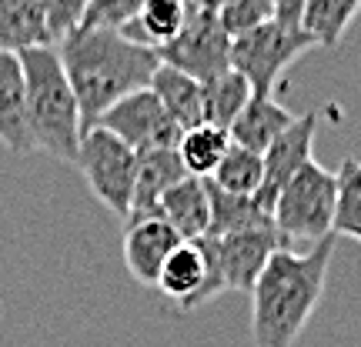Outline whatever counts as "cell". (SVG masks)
Here are the masks:
<instances>
[{"label": "cell", "instance_id": "6da1fadb", "mask_svg": "<svg viewBox=\"0 0 361 347\" xmlns=\"http://www.w3.org/2000/svg\"><path fill=\"white\" fill-rule=\"evenodd\" d=\"M57 53L78 97L84 134L97 127L114 103L151 87L161 70L157 51L137 47L111 30H78L57 47Z\"/></svg>", "mask_w": 361, "mask_h": 347}, {"label": "cell", "instance_id": "7a4b0ae2", "mask_svg": "<svg viewBox=\"0 0 361 347\" xmlns=\"http://www.w3.org/2000/svg\"><path fill=\"white\" fill-rule=\"evenodd\" d=\"M338 237H328L305 254L281 247L261 270L251 291V337L255 347H295L311 314L318 310L335 258Z\"/></svg>", "mask_w": 361, "mask_h": 347}, {"label": "cell", "instance_id": "3957f363", "mask_svg": "<svg viewBox=\"0 0 361 347\" xmlns=\"http://www.w3.org/2000/svg\"><path fill=\"white\" fill-rule=\"evenodd\" d=\"M24 67V103H27V130L34 151H47L51 157L74 164L84 141V120L67 80L61 53L54 47L17 53Z\"/></svg>", "mask_w": 361, "mask_h": 347}, {"label": "cell", "instance_id": "277c9868", "mask_svg": "<svg viewBox=\"0 0 361 347\" xmlns=\"http://www.w3.org/2000/svg\"><path fill=\"white\" fill-rule=\"evenodd\" d=\"M338 210V174L324 170L318 160H308L274 204V231L284 244L308 241L311 247L335 237Z\"/></svg>", "mask_w": 361, "mask_h": 347}, {"label": "cell", "instance_id": "5b68a950", "mask_svg": "<svg viewBox=\"0 0 361 347\" xmlns=\"http://www.w3.org/2000/svg\"><path fill=\"white\" fill-rule=\"evenodd\" d=\"M218 13L221 4H184V30L157 51L161 64L188 74L197 84L231 70V37L224 34Z\"/></svg>", "mask_w": 361, "mask_h": 347}, {"label": "cell", "instance_id": "8992f818", "mask_svg": "<svg viewBox=\"0 0 361 347\" xmlns=\"http://www.w3.org/2000/svg\"><path fill=\"white\" fill-rule=\"evenodd\" d=\"M137 151H130L124 141L104 127H94L84 134L74 168L84 174L90 194L101 201L111 214L128 220L134 204V184H137Z\"/></svg>", "mask_w": 361, "mask_h": 347}, {"label": "cell", "instance_id": "52a82bcc", "mask_svg": "<svg viewBox=\"0 0 361 347\" xmlns=\"http://www.w3.org/2000/svg\"><path fill=\"white\" fill-rule=\"evenodd\" d=\"M311 47L314 44L301 30H288L278 20H271L231 40V70H238L251 84L255 97H274V90L281 87V74Z\"/></svg>", "mask_w": 361, "mask_h": 347}, {"label": "cell", "instance_id": "ba28073f", "mask_svg": "<svg viewBox=\"0 0 361 347\" xmlns=\"http://www.w3.org/2000/svg\"><path fill=\"white\" fill-rule=\"evenodd\" d=\"M157 291L164 297H171L184 314L204 308V304H211L214 297L224 294L214 237L184 241V244L168 258V264L161 267Z\"/></svg>", "mask_w": 361, "mask_h": 347}, {"label": "cell", "instance_id": "9c48e42d", "mask_svg": "<svg viewBox=\"0 0 361 347\" xmlns=\"http://www.w3.org/2000/svg\"><path fill=\"white\" fill-rule=\"evenodd\" d=\"M107 134H114L117 141H124L130 151L137 154H151V151H178L180 144V127L164 114L161 101L154 97V90H137L114 103L107 114L101 117V124Z\"/></svg>", "mask_w": 361, "mask_h": 347}, {"label": "cell", "instance_id": "30bf717a", "mask_svg": "<svg viewBox=\"0 0 361 347\" xmlns=\"http://www.w3.org/2000/svg\"><path fill=\"white\" fill-rule=\"evenodd\" d=\"M314 130H318V114L308 111V114H298L295 124L284 130L278 141L271 144V151L264 154V180H261V191L255 194V201H258L261 210H268L271 217H274V204H278V197L281 191L291 184L298 170L305 168L314 151Z\"/></svg>", "mask_w": 361, "mask_h": 347}, {"label": "cell", "instance_id": "8fae6325", "mask_svg": "<svg viewBox=\"0 0 361 347\" xmlns=\"http://www.w3.org/2000/svg\"><path fill=\"white\" fill-rule=\"evenodd\" d=\"M214 244H218V267L224 291H241V294L255 291V284H258L261 270L268 267V260L281 247H288L278 231L238 234V237H224V241L214 237Z\"/></svg>", "mask_w": 361, "mask_h": 347}, {"label": "cell", "instance_id": "7c38bea8", "mask_svg": "<svg viewBox=\"0 0 361 347\" xmlns=\"http://www.w3.org/2000/svg\"><path fill=\"white\" fill-rule=\"evenodd\" d=\"M184 244L178 231L168 220H144L134 227H124V267L141 287H154L161 267L168 264V258Z\"/></svg>", "mask_w": 361, "mask_h": 347}, {"label": "cell", "instance_id": "4fadbf2b", "mask_svg": "<svg viewBox=\"0 0 361 347\" xmlns=\"http://www.w3.org/2000/svg\"><path fill=\"white\" fill-rule=\"evenodd\" d=\"M137 184H134V204L124 220V227L144 224V220H164L161 217V197L188 177V170L180 164L178 151H151L137 154Z\"/></svg>", "mask_w": 361, "mask_h": 347}, {"label": "cell", "instance_id": "5bb4252c", "mask_svg": "<svg viewBox=\"0 0 361 347\" xmlns=\"http://www.w3.org/2000/svg\"><path fill=\"white\" fill-rule=\"evenodd\" d=\"M0 144L11 154H34V141L27 130V103H24V67L17 53L0 51Z\"/></svg>", "mask_w": 361, "mask_h": 347}, {"label": "cell", "instance_id": "9a60e30c", "mask_svg": "<svg viewBox=\"0 0 361 347\" xmlns=\"http://www.w3.org/2000/svg\"><path fill=\"white\" fill-rule=\"evenodd\" d=\"M161 217L178 231L180 241H201L211 231V191L207 180L184 177L161 197Z\"/></svg>", "mask_w": 361, "mask_h": 347}, {"label": "cell", "instance_id": "2e32d148", "mask_svg": "<svg viewBox=\"0 0 361 347\" xmlns=\"http://www.w3.org/2000/svg\"><path fill=\"white\" fill-rule=\"evenodd\" d=\"M37 47H54L47 0H0V51L24 53Z\"/></svg>", "mask_w": 361, "mask_h": 347}, {"label": "cell", "instance_id": "e0dca14e", "mask_svg": "<svg viewBox=\"0 0 361 347\" xmlns=\"http://www.w3.org/2000/svg\"><path fill=\"white\" fill-rule=\"evenodd\" d=\"M291 124H295V114L288 107H281L274 97H255L228 134H231V144L264 157L271 151V144L278 141Z\"/></svg>", "mask_w": 361, "mask_h": 347}, {"label": "cell", "instance_id": "ac0fdd59", "mask_svg": "<svg viewBox=\"0 0 361 347\" xmlns=\"http://www.w3.org/2000/svg\"><path fill=\"white\" fill-rule=\"evenodd\" d=\"M211 191V231L207 237H238V234H258V231H274V217L268 210H261L255 197H234V194L218 191L207 180Z\"/></svg>", "mask_w": 361, "mask_h": 347}, {"label": "cell", "instance_id": "d6986e66", "mask_svg": "<svg viewBox=\"0 0 361 347\" xmlns=\"http://www.w3.org/2000/svg\"><path fill=\"white\" fill-rule=\"evenodd\" d=\"M151 90L161 101L164 114L180 127V134H188L194 127H204V107H201V84L188 74H180L174 67H164L154 74Z\"/></svg>", "mask_w": 361, "mask_h": 347}, {"label": "cell", "instance_id": "ffe728a7", "mask_svg": "<svg viewBox=\"0 0 361 347\" xmlns=\"http://www.w3.org/2000/svg\"><path fill=\"white\" fill-rule=\"evenodd\" d=\"M180 30H184V4H178V0H144L137 17L121 30V37L137 44V47H147V51H161Z\"/></svg>", "mask_w": 361, "mask_h": 347}, {"label": "cell", "instance_id": "44dd1931", "mask_svg": "<svg viewBox=\"0 0 361 347\" xmlns=\"http://www.w3.org/2000/svg\"><path fill=\"white\" fill-rule=\"evenodd\" d=\"M255 101L251 84L238 70H224L218 77L201 84V107H204V124L218 130H231L234 120L245 114V107Z\"/></svg>", "mask_w": 361, "mask_h": 347}, {"label": "cell", "instance_id": "7402d4cb", "mask_svg": "<svg viewBox=\"0 0 361 347\" xmlns=\"http://www.w3.org/2000/svg\"><path fill=\"white\" fill-rule=\"evenodd\" d=\"M361 17V0H305V17H301V34L314 44L331 51L338 47L348 27Z\"/></svg>", "mask_w": 361, "mask_h": 347}, {"label": "cell", "instance_id": "603a6c76", "mask_svg": "<svg viewBox=\"0 0 361 347\" xmlns=\"http://www.w3.org/2000/svg\"><path fill=\"white\" fill-rule=\"evenodd\" d=\"M228 147H231V134L204 124V127H194L180 137L178 157L184 164V170H188V177L211 180L218 164L224 160V154H228Z\"/></svg>", "mask_w": 361, "mask_h": 347}, {"label": "cell", "instance_id": "cb8c5ba5", "mask_svg": "<svg viewBox=\"0 0 361 347\" xmlns=\"http://www.w3.org/2000/svg\"><path fill=\"white\" fill-rule=\"evenodd\" d=\"M261 180H264V157L231 144L211 184L224 194H234V197H255L261 191Z\"/></svg>", "mask_w": 361, "mask_h": 347}, {"label": "cell", "instance_id": "d4e9b609", "mask_svg": "<svg viewBox=\"0 0 361 347\" xmlns=\"http://www.w3.org/2000/svg\"><path fill=\"white\" fill-rule=\"evenodd\" d=\"M361 241V160L348 157L338 170V210H335V237Z\"/></svg>", "mask_w": 361, "mask_h": 347}, {"label": "cell", "instance_id": "484cf974", "mask_svg": "<svg viewBox=\"0 0 361 347\" xmlns=\"http://www.w3.org/2000/svg\"><path fill=\"white\" fill-rule=\"evenodd\" d=\"M218 20L224 34L238 40L274 20V0H228V4H221Z\"/></svg>", "mask_w": 361, "mask_h": 347}, {"label": "cell", "instance_id": "4316f807", "mask_svg": "<svg viewBox=\"0 0 361 347\" xmlns=\"http://www.w3.org/2000/svg\"><path fill=\"white\" fill-rule=\"evenodd\" d=\"M137 11H141V0H104V4H87L80 30H111V34H121V30L137 17Z\"/></svg>", "mask_w": 361, "mask_h": 347}, {"label": "cell", "instance_id": "83f0119b", "mask_svg": "<svg viewBox=\"0 0 361 347\" xmlns=\"http://www.w3.org/2000/svg\"><path fill=\"white\" fill-rule=\"evenodd\" d=\"M84 11H87V0H47V30H51L54 51L80 30Z\"/></svg>", "mask_w": 361, "mask_h": 347}]
</instances>
